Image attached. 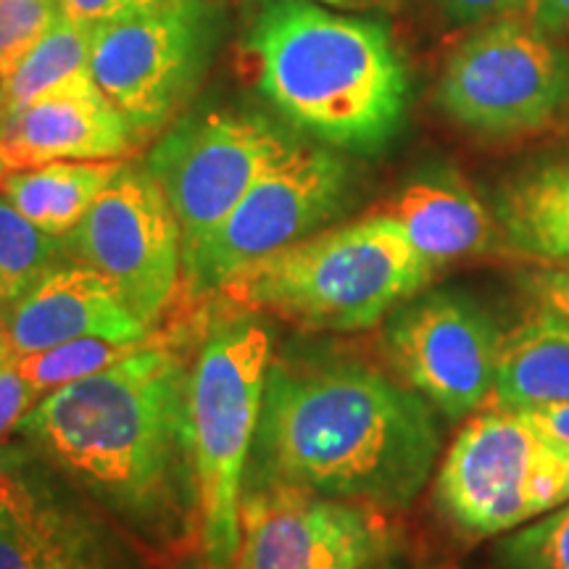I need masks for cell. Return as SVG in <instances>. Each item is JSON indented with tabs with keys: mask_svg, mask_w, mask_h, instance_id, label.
I'll return each instance as SVG.
<instances>
[{
	"mask_svg": "<svg viewBox=\"0 0 569 569\" xmlns=\"http://www.w3.org/2000/svg\"><path fill=\"white\" fill-rule=\"evenodd\" d=\"M222 30L217 0H161L92 30L90 69L146 142L190 101Z\"/></svg>",
	"mask_w": 569,
	"mask_h": 569,
	"instance_id": "cell-7",
	"label": "cell"
},
{
	"mask_svg": "<svg viewBox=\"0 0 569 569\" xmlns=\"http://www.w3.org/2000/svg\"><path fill=\"white\" fill-rule=\"evenodd\" d=\"M92 30L96 27L59 13L48 32L34 42L32 51L11 69V74L0 80L6 113L38 101L84 74H92Z\"/></svg>",
	"mask_w": 569,
	"mask_h": 569,
	"instance_id": "cell-21",
	"label": "cell"
},
{
	"mask_svg": "<svg viewBox=\"0 0 569 569\" xmlns=\"http://www.w3.org/2000/svg\"><path fill=\"white\" fill-rule=\"evenodd\" d=\"M243 42L256 88L296 132L377 153L401 130L409 77L380 21L315 0H261Z\"/></svg>",
	"mask_w": 569,
	"mask_h": 569,
	"instance_id": "cell-3",
	"label": "cell"
},
{
	"mask_svg": "<svg viewBox=\"0 0 569 569\" xmlns=\"http://www.w3.org/2000/svg\"><path fill=\"white\" fill-rule=\"evenodd\" d=\"M530 21L551 38L569 32V0H530Z\"/></svg>",
	"mask_w": 569,
	"mask_h": 569,
	"instance_id": "cell-30",
	"label": "cell"
},
{
	"mask_svg": "<svg viewBox=\"0 0 569 569\" xmlns=\"http://www.w3.org/2000/svg\"><path fill=\"white\" fill-rule=\"evenodd\" d=\"M432 274L393 219L375 213L240 269L222 290L303 330L359 332L422 293Z\"/></svg>",
	"mask_w": 569,
	"mask_h": 569,
	"instance_id": "cell-4",
	"label": "cell"
},
{
	"mask_svg": "<svg viewBox=\"0 0 569 569\" xmlns=\"http://www.w3.org/2000/svg\"><path fill=\"white\" fill-rule=\"evenodd\" d=\"M501 332L482 306L459 293L419 296L386 327V353L407 386L448 419L490 401Z\"/></svg>",
	"mask_w": 569,
	"mask_h": 569,
	"instance_id": "cell-12",
	"label": "cell"
},
{
	"mask_svg": "<svg viewBox=\"0 0 569 569\" xmlns=\"http://www.w3.org/2000/svg\"><path fill=\"white\" fill-rule=\"evenodd\" d=\"M298 142V134L259 111L213 109L169 127L146 167L180 222L182 259Z\"/></svg>",
	"mask_w": 569,
	"mask_h": 569,
	"instance_id": "cell-10",
	"label": "cell"
},
{
	"mask_svg": "<svg viewBox=\"0 0 569 569\" xmlns=\"http://www.w3.org/2000/svg\"><path fill=\"white\" fill-rule=\"evenodd\" d=\"M188 340L153 336L103 372L51 390L21 419V436L148 536L196 525L188 438Z\"/></svg>",
	"mask_w": 569,
	"mask_h": 569,
	"instance_id": "cell-1",
	"label": "cell"
},
{
	"mask_svg": "<svg viewBox=\"0 0 569 569\" xmlns=\"http://www.w3.org/2000/svg\"><path fill=\"white\" fill-rule=\"evenodd\" d=\"M182 569H213V567L203 559V561H193V565H188V567H182Z\"/></svg>",
	"mask_w": 569,
	"mask_h": 569,
	"instance_id": "cell-33",
	"label": "cell"
},
{
	"mask_svg": "<svg viewBox=\"0 0 569 569\" xmlns=\"http://www.w3.org/2000/svg\"><path fill=\"white\" fill-rule=\"evenodd\" d=\"M232 569H365L390 549L365 503L290 486L246 488Z\"/></svg>",
	"mask_w": 569,
	"mask_h": 569,
	"instance_id": "cell-13",
	"label": "cell"
},
{
	"mask_svg": "<svg viewBox=\"0 0 569 569\" xmlns=\"http://www.w3.org/2000/svg\"><path fill=\"white\" fill-rule=\"evenodd\" d=\"M365 569H377V567H372V565H369V567H365Z\"/></svg>",
	"mask_w": 569,
	"mask_h": 569,
	"instance_id": "cell-35",
	"label": "cell"
},
{
	"mask_svg": "<svg viewBox=\"0 0 569 569\" xmlns=\"http://www.w3.org/2000/svg\"><path fill=\"white\" fill-rule=\"evenodd\" d=\"M315 3H322L327 9L336 11H367L377 9V6H386L388 0H315Z\"/></svg>",
	"mask_w": 569,
	"mask_h": 569,
	"instance_id": "cell-31",
	"label": "cell"
},
{
	"mask_svg": "<svg viewBox=\"0 0 569 569\" xmlns=\"http://www.w3.org/2000/svg\"><path fill=\"white\" fill-rule=\"evenodd\" d=\"M351 196V169L322 142L301 140L182 259L193 293L222 290L240 269L315 234Z\"/></svg>",
	"mask_w": 569,
	"mask_h": 569,
	"instance_id": "cell-9",
	"label": "cell"
},
{
	"mask_svg": "<svg viewBox=\"0 0 569 569\" xmlns=\"http://www.w3.org/2000/svg\"><path fill=\"white\" fill-rule=\"evenodd\" d=\"M151 338V336H148ZM142 340H113V338H80L69 343L42 348V351L17 356V369L30 386L42 393V390H59L71 382H80L84 377L103 372L122 361L124 356L146 343Z\"/></svg>",
	"mask_w": 569,
	"mask_h": 569,
	"instance_id": "cell-23",
	"label": "cell"
},
{
	"mask_svg": "<svg viewBox=\"0 0 569 569\" xmlns=\"http://www.w3.org/2000/svg\"><path fill=\"white\" fill-rule=\"evenodd\" d=\"M380 213L393 219L436 272L440 267L488 253L501 238L498 219L453 172L415 177Z\"/></svg>",
	"mask_w": 569,
	"mask_h": 569,
	"instance_id": "cell-17",
	"label": "cell"
},
{
	"mask_svg": "<svg viewBox=\"0 0 569 569\" xmlns=\"http://www.w3.org/2000/svg\"><path fill=\"white\" fill-rule=\"evenodd\" d=\"M530 419V425L543 436L557 451L569 457V401L567 403H551V407L528 409L522 411Z\"/></svg>",
	"mask_w": 569,
	"mask_h": 569,
	"instance_id": "cell-29",
	"label": "cell"
},
{
	"mask_svg": "<svg viewBox=\"0 0 569 569\" xmlns=\"http://www.w3.org/2000/svg\"><path fill=\"white\" fill-rule=\"evenodd\" d=\"M501 238L525 259L569 269V159L517 174L498 196Z\"/></svg>",
	"mask_w": 569,
	"mask_h": 569,
	"instance_id": "cell-19",
	"label": "cell"
},
{
	"mask_svg": "<svg viewBox=\"0 0 569 569\" xmlns=\"http://www.w3.org/2000/svg\"><path fill=\"white\" fill-rule=\"evenodd\" d=\"M138 132L92 74L63 84L0 122V174L53 161H117L140 148Z\"/></svg>",
	"mask_w": 569,
	"mask_h": 569,
	"instance_id": "cell-14",
	"label": "cell"
},
{
	"mask_svg": "<svg viewBox=\"0 0 569 569\" xmlns=\"http://www.w3.org/2000/svg\"><path fill=\"white\" fill-rule=\"evenodd\" d=\"M436 98L453 124L478 138L538 132L569 103V53L532 21L498 17L453 48Z\"/></svg>",
	"mask_w": 569,
	"mask_h": 569,
	"instance_id": "cell-8",
	"label": "cell"
},
{
	"mask_svg": "<svg viewBox=\"0 0 569 569\" xmlns=\"http://www.w3.org/2000/svg\"><path fill=\"white\" fill-rule=\"evenodd\" d=\"M38 401V390L21 377L17 369V353L0 356V443L13 427L21 425Z\"/></svg>",
	"mask_w": 569,
	"mask_h": 569,
	"instance_id": "cell-25",
	"label": "cell"
},
{
	"mask_svg": "<svg viewBox=\"0 0 569 569\" xmlns=\"http://www.w3.org/2000/svg\"><path fill=\"white\" fill-rule=\"evenodd\" d=\"M6 117V109H3V90H0V122H3Z\"/></svg>",
	"mask_w": 569,
	"mask_h": 569,
	"instance_id": "cell-34",
	"label": "cell"
},
{
	"mask_svg": "<svg viewBox=\"0 0 569 569\" xmlns=\"http://www.w3.org/2000/svg\"><path fill=\"white\" fill-rule=\"evenodd\" d=\"M496 559L501 569H569V501L507 532Z\"/></svg>",
	"mask_w": 569,
	"mask_h": 569,
	"instance_id": "cell-24",
	"label": "cell"
},
{
	"mask_svg": "<svg viewBox=\"0 0 569 569\" xmlns=\"http://www.w3.org/2000/svg\"><path fill=\"white\" fill-rule=\"evenodd\" d=\"M519 282H522L525 293L532 298V303L557 311L569 322V269L543 267L522 274Z\"/></svg>",
	"mask_w": 569,
	"mask_h": 569,
	"instance_id": "cell-26",
	"label": "cell"
},
{
	"mask_svg": "<svg viewBox=\"0 0 569 569\" xmlns=\"http://www.w3.org/2000/svg\"><path fill=\"white\" fill-rule=\"evenodd\" d=\"M440 430L427 401L365 365L269 367L248 488L290 486L401 509L436 469Z\"/></svg>",
	"mask_w": 569,
	"mask_h": 569,
	"instance_id": "cell-2",
	"label": "cell"
},
{
	"mask_svg": "<svg viewBox=\"0 0 569 569\" xmlns=\"http://www.w3.org/2000/svg\"><path fill=\"white\" fill-rule=\"evenodd\" d=\"M6 332L17 356L80 338L142 340V322L119 284L88 264H59L34 282L17 303L3 309Z\"/></svg>",
	"mask_w": 569,
	"mask_h": 569,
	"instance_id": "cell-15",
	"label": "cell"
},
{
	"mask_svg": "<svg viewBox=\"0 0 569 569\" xmlns=\"http://www.w3.org/2000/svg\"><path fill=\"white\" fill-rule=\"evenodd\" d=\"M117 161H53L42 167L0 174L6 196L30 222L51 234H69L82 222L96 198L122 172Z\"/></svg>",
	"mask_w": 569,
	"mask_h": 569,
	"instance_id": "cell-20",
	"label": "cell"
},
{
	"mask_svg": "<svg viewBox=\"0 0 569 569\" xmlns=\"http://www.w3.org/2000/svg\"><path fill=\"white\" fill-rule=\"evenodd\" d=\"M436 501L461 536H501L569 501V457L522 411H475L440 461Z\"/></svg>",
	"mask_w": 569,
	"mask_h": 569,
	"instance_id": "cell-6",
	"label": "cell"
},
{
	"mask_svg": "<svg viewBox=\"0 0 569 569\" xmlns=\"http://www.w3.org/2000/svg\"><path fill=\"white\" fill-rule=\"evenodd\" d=\"M63 238L80 264L119 284L142 322L153 325L172 301L182 272V232L146 163L127 161Z\"/></svg>",
	"mask_w": 569,
	"mask_h": 569,
	"instance_id": "cell-11",
	"label": "cell"
},
{
	"mask_svg": "<svg viewBox=\"0 0 569 569\" xmlns=\"http://www.w3.org/2000/svg\"><path fill=\"white\" fill-rule=\"evenodd\" d=\"M569 401V322L532 303L501 332L490 407L528 411Z\"/></svg>",
	"mask_w": 569,
	"mask_h": 569,
	"instance_id": "cell-18",
	"label": "cell"
},
{
	"mask_svg": "<svg viewBox=\"0 0 569 569\" xmlns=\"http://www.w3.org/2000/svg\"><path fill=\"white\" fill-rule=\"evenodd\" d=\"M59 3H61V13H67L69 19L98 27L103 24V21L127 17V13L132 11L161 3V0H59Z\"/></svg>",
	"mask_w": 569,
	"mask_h": 569,
	"instance_id": "cell-27",
	"label": "cell"
},
{
	"mask_svg": "<svg viewBox=\"0 0 569 569\" xmlns=\"http://www.w3.org/2000/svg\"><path fill=\"white\" fill-rule=\"evenodd\" d=\"M436 3L453 21H488L522 9L528 0H436Z\"/></svg>",
	"mask_w": 569,
	"mask_h": 569,
	"instance_id": "cell-28",
	"label": "cell"
},
{
	"mask_svg": "<svg viewBox=\"0 0 569 569\" xmlns=\"http://www.w3.org/2000/svg\"><path fill=\"white\" fill-rule=\"evenodd\" d=\"M274 336L256 315L219 317L206 327L188 382V438L201 553L230 569L240 546V501L251 459Z\"/></svg>",
	"mask_w": 569,
	"mask_h": 569,
	"instance_id": "cell-5",
	"label": "cell"
},
{
	"mask_svg": "<svg viewBox=\"0 0 569 569\" xmlns=\"http://www.w3.org/2000/svg\"><path fill=\"white\" fill-rule=\"evenodd\" d=\"M0 569H117L88 517L40 488L17 459L0 490Z\"/></svg>",
	"mask_w": 569,
	"mask_h": 569,
	"instance_id": "cell-16",
	"label": "cell"
},
{
	"mask_svg": "<svg viewBox=\"0 0 569 569\" xmlns=\"http://www.w3.org/2000/svg\"><path fill=\"white\" fill-rule=\"evenodd\" d=\"M67 256H71L67 238L40 230L0 196V311L17 303Z\"/></svg>",
	"mask_w": 569,
	"mask_h": 569,
	"instance_id": "cell-22",
	"label": "cell"
},
{
	"mask_svg": "<svg viewBox=\"0 0 569 569\" xmlns=\"http://www.w3.org/2000/svg\"><path fill=\"white\" fill-rule=\"evenodd\" d=\"M17 453L9 451V448H0V490H3V482H6V475L11 472V467L17 465Z\"/></svg>",
	"mask_w": 569,
	"mask_h": 569,
	"instance_id": "cell-32",
	"label": "cell"
}]
</instances>
